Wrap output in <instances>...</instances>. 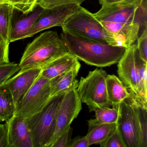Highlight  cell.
<instances>
[{
    "instance_id": "obj_1",
    "label": "cell",
    "mask_w": 147,
    "mask_h": 147,
    "mask_svg": "<svg viewBox=\"0 0 147 147\" xmlns=\"http://www.w3.org/2000/svg\"><path fill=\"white\" fill-rule=\"evenodd\" d=\"M61 38L69 53L88 65L110 67L119 61L126 49L107 43L86 39L62 32Z\"/></svg>"
},
{
    "instance_id": "obj_2",
    "label": "cell",
    "mask_w": 147,
    "mask_h": 147,
    "mask_svg": "<svg viewBox=\"0 0 147 147\" xmlns=\"http://www.w3.org/2000/svg\"><path fill=\"white\" fill-rule=\"evenodd\" d=\"M68 53L66 45L56 32H45L27 45L19 66L20 70L42 69Z\"/></svg>"
},
{
    "instance_id": "obj_3",
    "label": "cell",
    "mask_w": 147,
    "mask_h": 147,
    "mask_svg": "<svg viewBox=\"0 0 147 147\" xmlns=\"http://www.w3.org/2000/svg\"><path fill=\"white\" fill-rule=\"evenodd\" d=\"M61 27L64 33L118 47L115 37L105 30L93 13L82 7L70 15Z\"/></svg>"
},
{
    "instance_id": "obj_4",
    "label": "cell",
    "mask_w": 147,
    "mask_h": 147,
    "mask_svg": "<svg viewBox=\"0 0 147 147\" xmlns=\"http://www.w3.org/2000/svg\"><path fill=\"white\" fill-rule=\"evenodd\" d=\"M65 93L52 97L40 111L26 119L33 147H47L53 137L57 111Z\"/></svg>"
},
{
    "instance_id": "obj_5",
    "label": "cell",
    "mask_w": 147,
    "mask_h": 147,
    "mask_svg": "<svg viewBox=\"0 0 147 147\" xmlns=\"http://www.w3.org/2000/svg\"><path fill=\"white\" fill-rule=\"evenodd\" d=\"M107 74L102 68L89 71L86 77H81L76 88L82 103L88 106L89 111L102 107H110L107 92L106 79Z\"/></svg>"
},
{
    "instance_id": "obj_6",
    "label": "cell",
    "mask_w": 147,
    "mask_h": 147,
    "mask_svg": "<svg viewBox=\"0 0 147 147\" xmlns=\"http://www.w3.org/2000/svg\"><path fill=\"white\" fill-rule=\"evenodd\" d=\"M50 80L40 74L16 105L14 116L27 119L42 110L51 99Z\"/></svg>"
},
{
    "instance_id": "obj_7",
    "label": "cell",
    "mask_w": 147,
    "mask_h": 147,
    "mask_svg": "<svg viewBox=\"0 0 147 147\" xmlns=\"http://www.w3.org/2000/svg\"><path fill=\"white\" fill-rule=\"evenodd\" d=\"M117 125L126 147H140V134L137 113L130 96L119 106Z\"/></svg>"
},
{
    "instance_id": "obj_8",
    "label": "cell",
    "mask_w": 147,
    "mask_h": 147,
    "mask_svg": "<svg viewBox=\"0 0 147 147\" xmlns=\"http://www.w3.org/2000/svg\"><path fill=\"white\" fill-rule=\"evenodd\" d=\"M76 88H73L64 93L57 115L55 130L47 147H51L56 139L70 126L81 111L82 102L79 98Z\"/></svg>"
},
{
    "instance_id": "obj_9",
    "label": "cell",
    "mask_w": 147,
    "mask_h": 147,
    "mask_svg": "<svg viewBox=\"0 0 147 147\" xmlns=\"http://www.w3.org/2000/svg\"><path fill=\"white\" fill-rule=\"evenodd\" d=\"M136 44H133L126 49L124 54L117 63L119 78L131 95L144 103L141 95L140 79L136 67L135 51Z\"/></svg>"
},
{
    "instance_id": "obj_10",
    "label": "cell",
    "mask_w": 147,
    "mask_h": 147,
    "mask_svg": "<svg viewBox=\"0 0 147 147\" xmlns=\"http://www.w3.org/2000/svg\"><path fill=\"white\" fill-rule=\"evenodd\" d=\"M81 5L76 4L60 5L49 9H45L26 36V38L37 33L55 26L61 27L65 20L77 11Z\"/></svg>"
},
{
    "instance_id": "obj_11",
    "label": "cell",
    "mask_w": 147,
    "mask_h": 147,
    "mask_svg": "<svg viewBox=\"0 0 147 147\" xmlns=\"http://www.w3.org/2000/svg\"><path fill=\"white\" fill-rule=\"evenodd\" d=\"M142 0H127L119 3L102 6L101 9L93 13L100 22L119 24H135V15Z\"/></svg>"
},
{
    "instance_id": "obj_12",
    "label": "cell",
    "mask_w": 147,
    "mask_h": 147,
    "mask_svg": "<svg viewBox=\"0 0 147 147\" xmlns=\"http://www.w3.org/2000/svg\"><path fill=\"white\" fill-rule=\"evenodd\" d=\"M42 71L41 68H30L20 70L18 74L7 81L4 84L12 94L15 105L32 86Z\"/></svg>"
},
{
    "instance_id": "obj_13",
    "label": "cell",
    "mask_w": 147,
    "mask_h": 147,
    "mask_svg": "<svg viewBox=\"0 0 147 147\" xmlns=\"http://www.w3.org/2000/svg\"><path fill=\"white\" fill-rule=\"evenodd\" d=\"M100 22L105 30L115 37L118 47L128 49L139 36L140 26L138 24Z\"/></svg>"
},
{
    "instance_id": "obj_14",
    "label": "cell",
    "mask_w": 147,
    "mask_h": 147,
    "mask_svg": "<svg viewBox=\"0 0 147 147\" xmlns=\"http://www.w3.org/2000/svg\"><path fill=\"white\" fill-rule=\"evenodd\" d=\"M7 122L9 147H33L26 119L14 115Z\"/></svg>"
},
{
    "instance_id": "obj_15",
    "label": "cell",
    "mask_w": 147,
    "mask_h": 147,
    "mask_svg": "<svg viewBox=\"0 0 147 147\" xmlns=\"http://www.w3.org/2000/svg\"><path fill=\"white\" fill-rule=\"evenodd\" d=\"M81 67L79 60L69 53L56 59L42 69L41 74L49 80L69 71L73 68Z\"/></svg>"
},
{
    "instance_id": "obj_16",
    "label": "cell",
    "mask_w": 147,
    "mask_h": 147,
    "mask_svg": "<svg viewBox=\"0 0 147 147\" xmlns=\"http://www.w3.org/2000/svg\"><path fill=\"white\" fill-rule=\"evenodd\" d=\"M81 67L73 68L67 72L61 74L50 80L51 98L59 94L65 92L78 86L76 80Z\"/></svg>"
},
{
    "instance_id": "obj_17",
    "label": "cell",
    "mask_w": 147,
    "mask_h": 147,
    "mask_svg": "<svg viewBox=\"0 0 147 147\" xmlns=\"http://www.w3.org/2000/svg\"><path fill=\"white\" fill-rule=\"evenodd\" d=\"M108 100L113 108L118 109L119 105L130 96V94L119 78L108 75L106 79Z\"/></svg>"
},
{
    "instance_id": "obj_18",
    "label": "cell",
    "mask_w": 147,
    "mask_h": 147,
    "mask_svg": "<svg viewBox=\"0 0 147 147\" xmlns=\"http://www.w3.org/2000/svg\"><path fill=\"white\" fill-rule=\"evenodd\" d=\"M45 9L38 7L30 15L17 20L12 27L10 42L26 38L30 30L35 24Z\"/></svg>"
},
{
    "instance_id": "obj_19",
    "label": "cell",
    "mask_w": 147,
    "mask_h": 147,
    "mask_svg": "<svg viewBox=\"0 0 147 147\" xmlns=\"http://www.w3.org/2000/svg\"><path fill=\"white\" fill-rule=\"evenodd\" d=\"M88 131L86 134L90 146L105 141L117 126V123H100L94 119L88 120Z\"/></svg>"
},
{
    "instance_id": "obj_20",
    "label": "cell",
    "mask_w": 147,
    "mask_h": 147,
    "mask_svg": "<svg viewBox=\"0 0 147 147\" xmlns=\"http://www.w3.org/2000/svg\"><path fill=\"white\" fill-rule=\"evenodd\" d=\"M14 7L11 4H0V38L7 46L9 47L12 27Z\"/></svg>"
},
{
    "instance_id": "obj_21",
    "label": "cell",
    "mask_w": 147,
    "mask_h": 147,
    "mask_svg": "<svg viewBox=\"0 0 147 147\" xmlns=\"http://www.w3.org/2000/svg\"><path fill=\"white\" fill-rule=\"evenodd\" d=\"M16 105L12 94L4 85L0 86V122H7L14 115Z\"/></svg>"
},
{
    "instance_id": "obj_22",
    "label": "cell",
    "mask_w": 147,
    "mask_h": 147,
    "mask_svg": "<svg viewBox=\"0 0 147 147\" xmlns=\"http://www.w3.org/2000/svg\"><path fill=\"white\" fill-rule=\"evenodd\" d=\"M130 98L137 113L140 130V147H147V104L137 99L131 94Z\"/></svg>"
},
{
    "instance_id": "obj_23",
    "label": "cell",
    "mask_w": 147,
    "mask_h": 147,
    "mask_svg": "<svg viewBox=\"0 0 147 147\" xmlns=\"http://www.w3.org/2000/svg\"><path fill=\"white\" fill-rule=\"evenodd\" d=\"M135 61L136 67L140 79L141 86V95L143 101L147 103V62L141 57L137 47L135 51Z\"/></svg>"
},
{
    "instance_id": "obj_24",
    "label": "cell",
    "mask_w": 147,
    "mask_h": 147,
    "mask_svg": "<svg viewBox=\"0 0 147 147\" xmlns=\"http://www.w3.org/2000/svg\"><path fill=\"white\" fill-rule=\"evenodd\" d=\"M94 120L100 123H117L119 118L118 109L102 107L95 108Z\"/></svg>"
},
{
    "instance_id": "obj_25",
    "label": "cell",
    "mask_w": 147,
    "mask_h": 147,
    "mask_svg": "<svg viewBox=\"0 0 147 147\" xmlns=\"http://www.w3.org/2000/svg\"><path fill=\"white\" fill-rule=\"evenodd\" d=\"M5 3H9L14 9L21 12L24 14L32 12L37 7L38 0H5Z\"/></svg>"
},
{
    "instance_id": "obj_26",
    "label": "cell",
    "mask_w": 147,
    "mask_h": 147,
    "mask_svg": "<svg viewBox=\"0 0 147 147\" xmlns=\"http://www.w3.org/2000/svg\"><path fill=\"white\" fill-rule=\"evenodd\" d=\"M20 70L19 63L15 62H9L0 64V86L4 85Z\"/></svg>"
},
{
    "instance_id": "obj_27",
    "label": "cell",
    "mask_w": 147,
    "mask_h": 147,
    "mask_svg": "<svg viewBox=\"0 0 147 147\" xmlns=\"http://www.w3.org/2000/svg\"><path fill=\"white\" fill-rule=\"evenodd\" d=\"M147 0H142L136 15L134 23L139 25L140 31L139 36L145 30H147Z\"/></svg>"
},
{
    "instance_id": "obj_28",
    "label": "cell",
    "mask_w": 147,
    "mask_h": 147,
    "mask_svg": "<svg viewBox=\"0 0 147 147\" xmlns=\"http://www.w3.org/2000/svg\"><path fill=\"white\" fill-rule=\"evenodd\" d=\"M99 145L101 147H126L118 125L115 131Z\"/></svg>"
},
{
    "instance_id": "obj_29",
    "label": "cell",
    "mask_w": 147,
    "mask_h": 147,
    "mask_svg": "<svg viewBox=\"0 0 147 147\" xmlns=\"http://www.w3.org/2000/svg\"><path fill=\"white\" fill-rule=\"evenodd\" d=\"M86 0H38L37 6L43 9H49L60 5L76 4L80 5Z\"/></svg>"
},
{
    "instance_id": "obj_30",
    "label": "cell",
    "mask_w": 147,
    "mask_h": 147,
    "mask_svg": "<svg viewBox=\"0 0 147 147\" xmlns=\"http://www.w3.org/2000/svg\"><path fill=\"white\" fill-rule=\"evenodd\" d=\"M72 131L73 129L69 126L56 139L51 147H69Z\"/></svg>"
},
{
    "instance_id": "obj_31",
    "label": "cell",
    "mask_w": 147,
    "mask_h": 147,
    "mask_svg": "<svg viewBox=\"0 0 147 147\" xmlns=\"http://www.w3.org/2000/svg\"><path fill=\"white\" fill-rule=\"evenodd\" d=\"M137 47L143 59L147 62V30H144L138 36Z\"/></svg>"
},
{
    "instance_id": "obj_32",
    "label": "cell",
    "mask_w": 147,
    "mask_h": 147,
    "mask_svg": "<svg viewBox=\"0 0 147 147\" xmlns=\"http://www.w3.org/2000/svg\"><path fill=\"white\" fill-rule=\"evenodd\" d=\"M0 147H9L7 122L0 123Z\"/></svg>"
},
{
    "instance_id": "obj_33",
    "label": "cell",
    "mask_w": 147,
    "mask_h": 147,
    "mask_svg": "<svg viewBox=\"0 0 147 147\" xmlns=\"http://www.w3.org/2000/svg\"><path fill=\"white\" fill-rule=\"evenodd\" d=\"M9 52V47L7 46L0 38V64L10 62Z\"/></svg>"
},
{
    "instance_id": "obj_34",
    "label": "cell",
    "mask_w": 147,
    "mask_h": 147,
    "mask_svg": "<svg viewBox=\"0 0 147 147\" xmlns=\"http://www.w3.org/2000/svg\"><path fill=\"white\" fill-rule=\"evenodd\" d=\"M89 144L87 136H78L71 139L69 147H88Z\"/></svg>"
},
{
    "instance_id": "obj_35",
    "label": "cell",
    "mask_w": 147,
    "mask_h": 147,
    "mask_svg": "<svg viewBox=\"0 0 147 147\" xmlns=\"http://www.w3.org/2000/svg\"><path fill=\"white\" fill-rule=\"evenodd\" d=\"M100 5L102 6L107 5L115 3H119L127 0H98Z\"/></svg>"
},
{
    "instance_id": "obj_36",
    "label": "cell",
    "mask_w": 147,
    "mask_h": 147,
    "mask_svg": "<svg viewBox=\"0 0 147 147\" xmlns=\"http://www.w3.org/2000/svg\"><path fill=\"white\" fill-rule=\"evenodd\" d=\"M4 3H5V0H0V4H1Z\"/></svg>"
}]
</instances>
